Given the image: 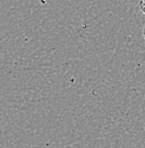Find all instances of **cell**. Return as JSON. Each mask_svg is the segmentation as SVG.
<instances>
[{
  "label": "cell",
  "instance_id": "obj_1",
  "mask_svg": "<svg viewBox=\"0 0 145 148\" xmlns=\"http://www.w3.org/2000/svg\"><path fill=\"white\" fill-rule=\"evenodd\" d=\"M140 7H141L142 12L145 14V0H141V2H140Z\"/></svg>",
  "mask_w": 145,
  "mask_h": 148
},
{
  "label": "cell",
  "instance_id": "obj_2",
  "mask_svg": "<svg viewBox=\"0 0 145 148\" xmlns=\"http://www.w3.org/2000/svg\"><path fill=\"white\" fill-rule=\"evenodd\" d=\"M143 33H144V38H145V27H144V32H143Z\"/></svg>",
  "mask_w": 145,
  "mask_h": 148
}]
</instances>
